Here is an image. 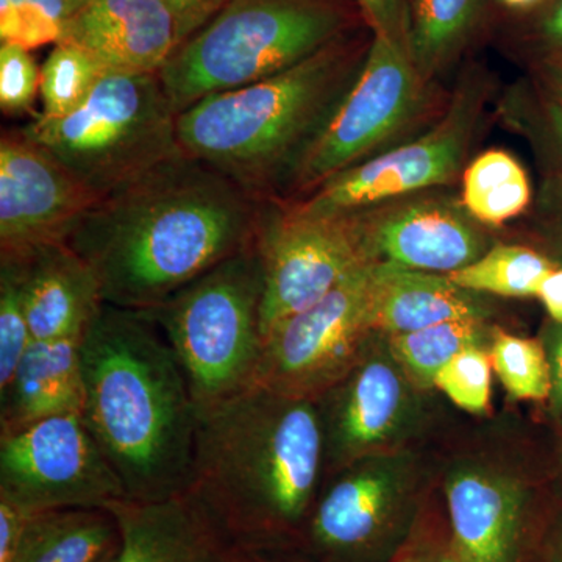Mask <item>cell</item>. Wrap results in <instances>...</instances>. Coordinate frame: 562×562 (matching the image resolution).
Masks as SVG:
<instances>
[{
    "instance_id": "obj_1",
    "label": "cell",
    "mask_w": 562,
    "mask_h": 562,
    "mask_svg": "<svg viewBox=\"0 0 562 562\" xmlns=\"http://www.w3.org/2000/svg\"><path fill=\"white\" fill-rule=\"evenodd\" d=\"M262 203L180 151L99 201L68 244L98 276L103 302L147 312L257 243Z\"/></svg>"
},
{
    "instance_id": "obj_2",
    "label": "cell",
    "mask_w": 562,
    "mask_h": 562,
    "mask_svg": "<svg viewBox=\"0 0 562 562\" xmlns=\"http://www.w3.org/2000/svg\"><path fill=\"white\" fill-rule=\"evenodd\" d=\"M324 473L314 398L251 386L198 412L187 494L251 558L280 560L301 546Z\"/></svg>"
},
{
    "instance_id": "obj_3",
    "label": "cell",
    "mask_w": 562,
    "mask_h": 562,
    "mask_svg": "<svg viewBox=\"0 0 562 562\" xmlns=\"http://www.w3.org/2000/svg\"><path fill=\"white\" fill-rule=\"evenodd\" d=\"M87 422L128 501L190 490L198 408L177 355L140 312L103 303L80 338Z\"/></svg>"
},
{
    "instance_id": "obj_4",
    "label": "cell",
    "mask_w": 562,
    "mask_h": 562,
    "mask_svg": "<svg viewBox=\"0 0 562 562\" xmlns=\"http://www.w3.org/2000/svg\"><path fill=\"white\" fill-rule=\"evenodd\" d=\"M371 40L353 29L291 68L206 95L177 117L181 150L257 201L280 202L357 79Z\"/></svg>"
},
{
    "instance_id": "obj_5",
    "label": "cell",
    "mask_w": 562,
    "mask_h": 562,
    "mask_svg": "<svg viewBox=\"0 0 562 562\" xmlns=\"http://www.w3.org/2000/svg\"><path fill=\"white\" fill-rule=\"evenodd\" d=\"M353 0H231L173 52L160 80L177 114L312 57L358 27Z\"/></svg>"
},
{
    "instance_id": "obj_6",
    "label": "cell",
    "mask_w": 562,
    "mask_h": 562,
    "mask_svg": "<svg viewBox=\"0 0 562 562\" xmlns=\"http://www.w3.org/2000/svg\"><path fill=\"white\" fill-rule=\"evenodd\" d=\"M262 294L257 241L140 312L179 358L198 412L254 386L262 353Z\"/></svg>"
},
{
    "instance_id": "obj_7",
    "label": "cell",
    "mask_w": 562,
    "mask_h": 562,
    "mask_svg": "<svg viewBox=\"0 0 562 562\" xmlns=\"http://www.w3.org/2000/svg\"><path fill=\"white\" fill-rule=\"evenodd\" d=\"M177 117L158 74L105 72L79 109L21 131L103 199L183 151Z\"/></svg>"
},
{
    "instance_id": "obj_8",
    "label": "cell",
    "mask_w": 562,
    "mask_h": 562,
    "mask_svg": "<svg viewBox=\"0 0 562 562\" xmlns=\"http://www.w3.org/2000/svg\"><path fill=\"white\" fill-rule=\"evenodd\" d=\"M422 76L401 41L373 35L357 79L305 151L280 202L305 198L336 173L368 160L420 105Z\"/></svg>"
},
{
    "instance_id": "obj_9",
    "label": "cell",
    "mask_w": 562,
    "mask_h": 562,
    "mask_svg": "<svg viewBox=\"0 0 562 562\" xmlns=\"http://www.w3.org/2000/svg\"><path fill=\"white\" fill-rule=\"evenodd\" d=\"M257 241L265 266L262 339L279 322L375 262L361 213L314 216L290 203L265 202Z\"/></svg>"
},
{
    "instance_id": "obj_10",
    "label": "cell",
    "mask_w": 562,
    "mask_h": 562,
    "mask_svg": "<svg viewBox=\"0 0 562 562\" xmlns=\"http://www.w3.org/2000/svg\"><path fill=\"white\" fill-rule=\"evenodd\" d=\"M372 265L350 273L319 302L279 322L265 336L254 386L317 401L341 382L375 335Z\"/></svg>"
},
{
    "instance_id": "obj_11",
    "label": "cell",
    "mask_w": 562,
    "mask_h": 562,
    "mask_svg": "<svg viewBox=\"0 0 562 562\" xmlns=\"http://www.w3.org/2000/svg\"><path fill=\"white\" fill-rule=\"evenodd\" d=\"M0 498L29 514L128 501L81 413L0 436Z\"/></svg>"
},
{
    "instance_id": "obj_12",
    "label": "cell",
    "mask_w": 562,
    "mask_h": 562,
    "mask_svg": "<svg viewBox=\"0 0 562 562\" xmlns=\"http://www.w3.org/2000/svg\"><path fill=\"white\" fill-rule=\"evenodd\" d=\"M302 536L313 562H372L401 532L412 509L408 461L361 458L330 473Z\"/></svg>"
},
{
    "instance_id": "obj_13",
    "label": "cell",
    "mask_w": 562,
    "mask_h": 562,
    "mask_svg": "<svg viewBox=\"0 0 562 562\" xmlns=\"http://www.w3.org/2000/svg\"><path fill=\"white\" fill-rule=\"evenodd\" d=\"M101 198L21 128L0 136V260L68 243Z\"/></svg>"
},
{
    "instance_id": "obj_14",
    "label": "cell",
    "mask_w": 562,
    "mask_h": 562,
    "mask_svg": "<svg viewBox=\"0 0 562 562\" xmlns=\"http://www.w3.org/2000/svg\"><path fill=\"white\" fill-rule=\"evenodd\" d=\"M373 338L358 364L317 398L327 473L382 454L408 435L416 419L419 387L395 360L387 341L382 347Z\"/></svg>"
},
{
    "instance_id": "obj_15",
    "label": "cell",
    "mask_w": 562,
    "mask_h": 562,
    "mask_svg": "<svg viewBox=\"0 0 562 562\" xmlns=\"http://www.w3.org/2000/svg\"><path fill=\"white\" fill-rule=\"evenodd\" d=\"M472 116V106L461 103L422 138L350 166L305 198L284 203L314 216H344L447 183L464 157L471 138Z\"/></svg>"
},
{
    "instance_id": "obj_16",
    "label": "cell",
    "mask_w": 562,
    "mask_h": 562,
    "mask_svg": "<svg viewBox=\"0 0 562 562\" xmlns=\"http://www.w3.org/2000/svg\"><path fill=\"white\" fill-rule=\"evenodd\" d=\"M58 43L87 52L106 72L160 74L180 36L160 0H91L70 14Z\"/></svg>"
},
{
    "instance_id": "obj_17",
    "label": "cell",
    "mask_w": 562,
    "mask_h": 562,
    "mask_svg": "<svg viewBox=\"0 0 562 562\" xmlns=\"http://www.w3.org/2000/svg\"><path fill=\"white\" fill-rule=\"evenodd\" d=\"M361 216L375 261L449 276L486 251L479 228L449 203L409 202L384 214L362 211Z\"/></svg>"
},
{
    "instance_id": "obj_18",
    "label": "cell",
    "mask_w": 562,
    "mask_h": 562,
    "mask_svg": "<svg viewBox=\"0 0 562 562\" xmlns=\"http://www.w3.org/2000/svg\"><path fill=\"white\" fill-rule=\"evenodd\" d=\"M117 562H260L239 550L190 494L161 502L120 501Z\"/></svg>"
},
{
    "instance_id": "obj_19",
    "label": "cell",
    "mask_w": 562,
    "mask_h": 562,
    "mask_svg": "<svg viewBox=\"0 0 562 562\" xmlns=\"http://www.w3.org/2000/svg\"><path fill=\"white\" fill-rule=\"evenodd\" d=\"M450 536L465 562H517L527 492L506 473L465 465L446 483Z\"/></svg>"
},
{
    "instance_id": "obj_20",
    "label": "cell",
    "mask_w": 562,
    "mask_h": 562,
    "mask_svg": "<svg viewBox=\"0 0 562 562\" xmlns=\"http://www.w3.org/2000/svg\"><path fill=\"white\" fill-rule=\"evenodd\" d=\"M0 262L16 273L35 341L80 339L105 303L98 276L68 243Z\"/></svg>"
},
{
    "instance_id": "obj_21",
    "label": "cell",
    "mask_w": 562,
    "mask_h": 562,
    "mask_svg": "<svg viewBox=\"0 0 562 562\" xmlns=\"http://www.w3.org/2000/svg\"><path fill=\"white\" fill-rule=\"evenodd\" d=\"M479 294L454 284L449 276L413 271L375 261L371 271V324L379 335L394 336L452 321H483Z\"/></svg>"
},
{
    "instance_id": "obj_22",
    "label": "cell",
    "mask_w": 562,
    "mask_h": 562,
    "mask_svg": "<svg viewBox=\"0 0 562 562\" xmlns=\"http://www.w3.org/2000/svg\"><path fill=\"white\" fill-rule=\"evenodd\" d=\"M81 408L80 339H33L13 380L0 391V436Z\"/></svg>"
},
{
    "instance_id": "obj_23",
    "label": "cell",
    "mask_w": 562,
    "mask_h": 562,
    "mask_svg": "<svg viewBox=\"0 0 562 562\" xmlns=\"http://www.w3.org/2000/svg\"><path fill=\"white\" fill-rule=\"evenodd\" d=\"M120 541L109 509H54L31 514L14 562H94Z\"/></svg>"
},
{
    "instance_id": "obj_24",
    "label": "cell",
    "mask_w": 562,
    "mask_h": 562,
    "mask_svg": "<svg viewBox=\"0 0 562 562\" xmlns=\"http://www.w3.org/2000/svg\"><path fill=\"white\" fill-rule=\"evenodd\" d=\"M530 201L527 172L508 151H484L464 172L462 202L482 224L498 227L519 216Z\"/></svg>"
},
{
    "instance_id": "obj_25",
    "label": "cell",
    "mask_w": 562,
    "mask_h": 562,
    "mask_svg": "<svg viewBox=\"0 0 562 562\" xmlns=\"http://www.w3.org/2000/svg\"><path fill=\"white\" fill-rule=\"evenodd\" d=\"M482 0H413L409 52L428 79L442 69L471 35Z\"/></svg>"
},
{
    "instance_id": "obj_26",
    "label": "cell",
    "mask_w": 562,
    "mask_h": 562,
    "mask_svg": "<svg viewBox=\"0 0 562 562\" xmlns=\"http://www.w3.org/2000/svg\"><path fill=\"white\" fill-rule=\"evenodd\" d=\"M553 269V262L536 250L498 244L484 251L479 260L449 273V279L475 294L536 297L543 279Z\"/></svg>"
},
{
    "instance_id": "obj_27",
    "label": "cell",
    "mask_w": 562,
    "mask_h": 562,
    "mask_svg": "<svg viewBox=\"0 0 562 562\" xmlns=\"http://www.w3.org/2000/svg\"><path fill=\"white\" fill-rule=\"evenodd\" d=\"M483 321H452L422 330L387 336V346L419 390H430L436 375L469 347L483 346Z\"/></svg>"
},
{
    "instance_id": "obj_28",
    "label": "cell",
    "mask_w": 562,
    "mask_h": 562,
    "mask_svg": "<svg viewBox=\"0 0 562 562\" xmlns=\"http://www.w3.org/2000/svg\"><path fill=\"white\" fill-rule=\"evenodd\" d=\"M106 70L87 52L57 43L41 68L43 114L63 117L87 102Z\"/></svg>"
},
{
    "instance_id": "obj_29",
    "label": "cell",
    "mask_w": 562,
    "mask_h": 562,
    "mask_svg": "<svg viewBox=\"0 0 562 562\" xmlns=\"http://www.w3.org/2000/svg\"><path fill=\"white\" fill-rule=\"evenodd\" d=\"M490 355L495 375L514 401L550 398L549 358L542 341L495 330Z\"/></svg>"
},
{
    "instance_id": "obj_30",
    "label": "cell",
    "mask_w": 562,
    "mask_h": 562,
    "mask_svg": "<svg viewBox=\"0 0 562 562\" xmlns=\"http://www.w3.org/2000/svg\"><path fill=\"white\" fill-rule=\"evenodd\" d=\"M492 372L490 350L483 346L469 347L443 366L432 387L464 412L486 414L491 409Z\"/></svg>"
},
{
    "instance_id": "obj_31",
    "label": "cell",
    "mask_w": 562,
    "mask_h": 562,
    "mask_svg": "<svg viewBox=\"0 0 562 562\" xmlns=\"http://www.w3.org/2000/svg\"><path fill=\"white\" fill-rule=\"evenodd\" d=\"M32 341L20 281L9 262H0V391L13 380Z\"/></svg>"
},
{
    "instance_id": "obj_32",
    "label": "cell",
    "mask_w": 562,
    "mask_h": 562,
    "mask_svg": "<svg viewBox=\"0 0 562 562\" xmlns=\"http://www.w3.org/2000/svg\"><path fill=\"white\" fill-rule=\"evenodd\" d=\"M41 69L31 50L0 44V109L7 116L33 113L40 94Z\"/></svg>"
},
{
    "instance_id": "obj_33",
    "label": "cell",
    "mask_w": 562,
    "mask_h": 562,
    "mask_svg": "<svg viewBox=\"0 0 562 562\" xmlns=\"http://www.w3.org/2000/svg\"><path fill=\"white\" fill-rule=\"evenodd\" d=\"M63 29L29 0H0V44H16L32 50L57 44Z\"/></svg>"
},
{
    "instance_id": "obj_34",
    "label": "cell",
    "mask_w": 562,
    "mask_h": 562,
    "mask_svg": "<svg viewBox=\"0 0 562 562\" xmlns=\"http://www.w3.org/2000/svg\"><path fill=\"white\" fill-rule=\"evenodd\" d=\"M373 35L401 41L409 47V14L406 0H353Z\"/></svg>"
},
{
    "instance_id": "obj_35",
    "label": "cell",
    "mask_w": 562,
    "mask_h": 562,
    "mask_svg": "<svg viewBox=\"0 0 562 562\" xmlns=\"http://www.w3.org/2000/svg\"><path fill=\"white\" fill-rule=\"evenodd\" d=\"M160 2L171 11L176 20L181 46L184 41L202 31L231 0H160Z\"/></svg>"
},
{
    "instance_id": "obj_36",
    "label": "cell",
    "mask_w": 562,
    "mask_h": 562,
    "mask_svg": "<svg viewBox=\"0 0 562 562\" xmlns=\"http://www.w3.org/2000/svg\"><path fill=\"white\" fill-rule=\"evenodd\" d=\"M398 562H465L452 536H414L397 550Z\"/></svg>"
},
{
    "instance_id": "obj_37",
    "label": "cell",
    "mask_w": 562,
    "mask_h": 562,
    "mask_svg": "<svg viewBox=\"0 0 562 562\" xmlns=\"http://www.w3.org/2000/svg\"><path fill=\"white\" fill-rule=\"evenodd\" d=\"M31 514L0 498V562H14Z\"/></svg>"
},
{
    "instance_id": "obj_38",
    "label": "cell",
    "mask_w": 562,
    "mask_h": 562,
    "mask_svg": "<svg viewBox=\"0 0 562 562\" xmlns=\"http://www.w3.org/2000/svg\"><path fill=\"white\" fill-rule=\"evenodd\" d=\"M547 358H549L550 368V401H552L554 409L562 414V325L553 322L547 328L546 339Z\"/></svg>"
},
{
    "instance_id": "obj_39",
    "label": "cell",
    "mask_w": 562,
    "mask_h": 562,
    "mask_svg": "<svg viewBox=\"0 0 562 562\" xmlns=\"http://www.w3.org/2000/svg\"><path fill=\"white\" fill-rule=\"evenodd\" d=\"M536 297L542 302L553 322L562 325V266L554 268L549 276L543 279Z\"/></svg>"
},
{
    "instance_id": "obj_40",
    "label": "cell",
    "mask_w": 562,
    "mask_h": 562,
    "mask_svg": "<svg viewBox=\"0 0 562 562\" xmlns=\"http://www.w3.org/2000/svg\"><path fill=\"white\" fill-rule=\"evenodd\" d=\"M541 38L549 49L562 55V0H553L543 14Z\"/></svg>"
},
{
    "instance_id": "obj_41",
    "label": "cell",
    "mask_w": 562,
    "mask_h": 562,
    "mask_svg": "<svg viewBox=\"0 0 562 562\" xmlns=\"http://www.w3.org/2000/svg\"><path fill=\"white\" fill-rule=\"evenodd\" d=\"M546 554L549 562H562V514L557 517L547 536Z\"/></svg>"
},
{
    "instance_id": "obj_42",
    "label": "cell",
    "mask_w": 562,
    "mask_h": 562,
    "mask_svg": "<svg viewBox=\"0 0 562 562\" xmlns=\"http://www.w3.org/2000/svg\"><path fill=\"white\" fill-rule=\"evenodd\" d=\"M117 560H120V541L114 543L113 547H110V549L94 562H117Z\"/></svg>"
},
{
    "instance_id": "obj_43",
    "label": "cell",
    "mask_w": 562,
    "mask_h": 562,
    "mask_svg": "<svg viewBox=\"0 0 562 562\" xmlns=\"http://www.w3.org/2000/svg\"><path fill=\"white\" fill-rule=\"evenodd\" d=\"M502 2L512 9H527V7L535 5L538 0H502Z\"/></svg>"
},
{
    "instance_id": "obj_44",
    "label": "cell",
    "mask_w": 562,
    "mask_h": 562,
    "mask_svg": "<svg viewBox=\"0 0 562 562\" xmlns=\"http://www.w3.org/2000/svg\"><path fill=\"white\" fill-rule=\"evenodd\" d=\"M70 10H72V13H76L77 10L81 9V7L85 5V3L91 2V0H68Z\"/></svg>"
},
{
    "instance_id": "obj_45",
    "label": "cell",
    "mask_w": 562,
    "mask_h": 562,
    "mask_svg": "<svg viewBox=\"0 0 562 562\" xmlns=\"http://www.w3.org/2000/svg\"><path fill=\"white\" fill-rule=\"evenodd\" d=\"M260 562H288V561H284V560H265V561H260Z\"/></svg>"
},
{
    "instance_id": "obj_46",
    "label": "cell",
    "mask_w": 562,
    "mask_h": 562,
    "mask_svg": "<svg viewBox=\"0 0 562 562\" xmlns=\"http://www.w3.org/2000/svg\"><path fill=\"white\" fill-rule=\"evenodd\" d=\"M390 562H398V553H395V557Z\"/></svg>"
}]
</instances>
